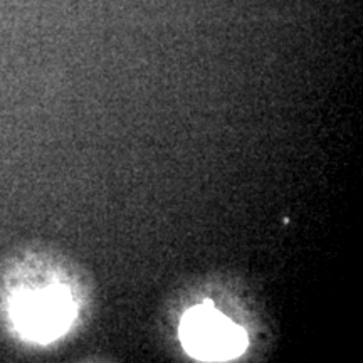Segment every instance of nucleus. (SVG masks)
<instances>
[{
    "instance_id": "1",
    "label": "nucleus",
    "mask_w": 363,
    "mask_h": 363,
    "mask_svg": "<svg viewBox=\"0 0 363 363\" xmlns=\"http://www.w3.org/2000/svg\"><path fill=\"white\" fill-rule=\"evenodd\" d=\"M74 316V299L69 289L61 284L24 289L11 303V318L16 330L35 343H49L65 335Z\"/></svg>"
},
{
    "instance_id": "2",
    "label": "nucleus",
    "mask_w": 363,
    "mask_h": 363,
    "mask_svg": "<svg viewBox=\"0 0 363 363\" xmlns=\"http://www.w3.org/2000/svg\"><path fill=\"white\" fill-rule=\"evenodd\" d=\"M180 340L189 355L203 362H225L247 348V335L211 301L185 313L180 323Z\"/></svg>"
}]
</instances>
